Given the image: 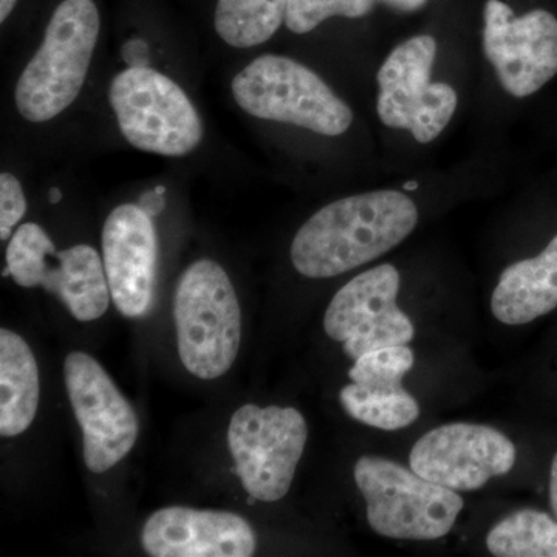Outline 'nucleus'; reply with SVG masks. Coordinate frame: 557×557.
I'll return each instance as SVG.
<instances>
[{
	"label": "nucleus",
	"instance_id": "obj_11",
	"mask_svg": "<svg viewBox=\"0 0 557 557\" xmlns=\"http://www.w3.org/2000/svg\"><path fill=\"white\" fill-rule=\"evenodd\" d=\"M64 376L73 413L83 431L84 461L91 472L102 474L134 448L139 431L137 413L90 355L70 354Z\"/></svg>",
	"mask_w": 557,
	"mask_h": 557
},
{
	"label": "nucleus",
	"instance_id": "obj_24",
	"mask_svg": "<svg viewBox=\"0 0 557 557\" xmlns=\"http://www.w3.org/2000/svg\"><path fill=\"white\" fill-rule=\"evenodd\" d=\"M149 53V44L145 39L134 38L121 47V57L129 67H148Z\"/></svg>",
	"mask_w": 557,
	"mask_h": 557
},
{
	"label": "nucleus",
	"instance_id": "obj_17",
	"mask_svg": "<svg viewBox=\"0 0 557 557\" xmlns=\"http://www.w3.org/2000/svg\"><path fill=\"white\" fill-rule=\"evenodd\" d=\"M39 370L30 346L9 329L0 330V434L27 431L39 408Z\"/></svg>",
	"mask_w": 557,
	"mask_h": 557
},
{
	"label": "nucleus",
	"instance_id": "obj_2",
	"mask_svg": "<svg viewBox=\"0 0 557 557\" xmlns=\"http://www.w3.org/2000/svg\"><path fill=\"white\" fill-rule=\"evenodd\" d=\"M101 30L95 0L58 3L42 44L20 76L14 91L25 120L46 123L78 98Z\"/></svg>",
	"mask_w": 557,
	"mask_h": 557
},
{
	"label": "nucleus",
	"instance_id": "obj_14",
	"mask_svg": "<svg viewBox=\"0 0 557 557\" xmlns=\"http://www.w3.org/2000/svg\"><path fill=\"white\" fill-rule=\"evenodd\" d=\"M159 240L152 218L138 205H120L102 228V262L110 296L126 318L148 313L156 288Z\"/></svg>",
	"mask_w": 557,
	"mask_h": 557
},
{
	"label": "nucleus",
	"instance_id": "obj_9",
	"mask_svg": "<svg viewBox=\"0 0 557 557\" xmlns=\"http://www.w3.org/2000/svg\"><path fill=\"white\" fill-rule=\"evenodd\" d=\"M437 40L429 35L405 40L392 50L379 72L380 120L406 129L421 145L434 141L456 113L458 97L446 83H432Z\"/></svg>",
	"mask_w": 557,
	"mask_h": 557
},
{
	"label": "nucleus",
	"instance_id": "obj_16",
	"mask_svg": "<svg viewBox=\"0 0 557 557\" xmlns=\"http://www.w3.org/2000/svg\"><path fill=\"white\" fill-rule=\"evenodd\" d=\"M557 307V236L533 259L512 263L498 278L491 310L498 321L523 325Z\"/></svg>",
	"mask_w": 557,
	"mask_h": 557
},
{
	"label": "nucleus",
	"instance_id": "obj_15",
	"mask_svg": "<svg viewBox=\"0 0 557 557\" xmlns=\"http://www.w3.org/2000/svg\"><path fill=\"white\" fill-rule=\"evenodd\" d=\"M141 545L152 557H249L258 537L234 512L170 507L146 520Z\"/></svg>",
	"mask_w": 557,
	"mask_h": 557
},
{
	"label": "nucleus",
	"instance_id": "obj_27",
	"mask_svg": "<svg viewBox=\"0 0 557 557\" xmlns=\"http://www.w3.org/2000/svg\"><path fill=\"white\" fill-rule=\"evenodd\" d=\"M549 505L557 520V454L553 458L552 475H549Z\"/></svg>",
	"mask_w": 557,
	"mask_h": 557
},
{
	"label": "nucleus",
	"instance_id": "obj_29",
	"mask_svg": "<svg viewBox=\"0 0 557 557\" xmlns=\"http://www.w3.org/2000/svg\"><path fill=\"white\" fill-rule=\"evenodd\" d=\"M61 199H62V193L60 189H57V188L50 189V193H49L50 203H60Z\"/></svg>",
	"mask_w": 557,
	"mask_h": 557
},
{
	"label": "nucleus",
	"instance_id": "obj_5",
	"mask_svg": "<svg viewBox=\"0 0 557 557\" xmlns=\"http://www.w3.org/2000/svg\"><path fill=\"white\" fill-rule=\"evenodd\" d=\"M354 474L370 527L384 537L435 541L453 530L463 509L456 491L384 457L362 456Z\"/></svg>",
	"mask_w": 557,
	"mask_h": 557
},
{
	"label": "nucleus",
	"instance_id": "obj_22",
	"mask_svg": "<svg viewBox=\"0 0 557 557\" xmlns=\"http://www.w3.org/2000/svg\"><path fill=\"white\" fill-rule=\"evenodd\" d=\"M416 362V355L408 344L379 348L355 361L348 370V379L403 381Z\"/></svg>",
	"mask_w": 557,
	"mask_h": 557
},
{
	"label": "nucleus",
	"instance_id": "obj_18",
	"mask_svg": "<svg viewBox=\"0 0 557 557\" xmlns=\"http://www.w3.org/2000/svg\"><path fill=\"white\" fill-rule=\"evenodd\" d=\"M339 401L354 420L383 431L408 428L420 416L417 399L403 387V381H351L341 388Z\"/></svg>",
	"mask_w": 557,
	"mask_h": 557
},
{
	"label": "nucleus",
	"instance_id": "obj_19",
	"mask_svg": "<svg viewBox=\"0 0 557 557\" xmlns=\"http://www.w3.org/2000/svg\"><path fill=\"white\" fill-rule=\"evenodd\" d=\"M289 0H218L214 28L234 49H251L276 35L287 20Z\"/></svg>",
	"mask_w": 557,
	"mask_h": 557
},
{
	"label": "nucleus",
	"instance_id": "obj_3",
	"mask_svg": "<svg viewBox=\"0 0 557 557\" xmlns=\"http://www.w3.org/2000/svg\"><path fill=\"white\" fill-rule=\"evenodd\" d=\"M180 359L200 380L225 375L239 354L242 313L226 271L209 259L180 277L174 298Z\"/></svg>",
	"mask_w": 557,
	"mask_h": 557
},
{
	"label": "nucleus",
	"instance_id": "obj_26",
	"mask_svg": "<svg viewBox=\"0 0 557 557\" xmlns=\"http://www.w3.org/2000/svg\"><path fill=\"white\" fill-rule=\"evenodd\" d=\"M391 9L403 11V13H416L426 7L429 0H376Z\"/></svg>",
	"mask_w": 557,
	"mask_h": 557
},
{
	"label": "nucleus",
	"instance_id": "obj_4",
	"mask_svg": "<svg viewBox=\"0 0 557 557\" xmlns=\"http://www.w3.org/2000/svg\"><path fill=\"white\" fill-rule=\"evenodd\" d=\"M240 109L255 119L293 124L338 137L354 112L313 70L287 57L265 54L247 65L231 84Z\"/></svg>",
	"mask_w": 557,
	"mask_h": 557
},
{
	"label": "nucleus",
	"instance_id": "obj_20",
	"mask_svg": "<svg viewBox=\"0 0 557 557\" xmlns=\"http://www.w3.org/2000/svg\"><path fill=\"white\" fill-rule=\"evenodd\" d=\"M486 547L497 557H557V520L520 509L491 528Z\"/></svg>",
	"mask_w": 557,
	"mask_h": 557
},
{
	"label": "nucleus",
	"instance_id": "obj_21",
	"mask_svg": "<svg viewBox=\"0 0 557 557\" xmlns=\"http://www.w3.org/2000/svg\"><path fill=\"white\" fill-rule=\"evenodd\" d=\"M375 5L376 0H289L285 27L296 35H306L332 17L368 16Z\"/></svg>",
	"mask_w": 557,
	"mask_h": 557
},
{
	"label": "nucleus",
	"instance_id": "obj_12",
	"mask_svg": "<svg viewBox=\"0 0 557 557\" xmlns=\"http://www.w3.org/2000/svg\"><path fill=\"white\" fill-rule=\"evenodd\" d=\"M398 292L399 273L394 265L384 263L364 271L329 304L325 333L343 344L344 354L354 361L379 348L410 343L416 329L397 306Z\"/></svg>",
	"mask_w": 557,
	"mask_h": 557
},
{
	"label": "nucleus",
	"instance_id": "obj_1",
	"mask_svg": "<svg viewBox=\"0 0 557 557\" xmlns=\"http://www.w3.org/2000/svg\"><path fill=\"white\" fill-rule=\"evenodd\" d=\"M418 209L398 190L358 194L311 215L292 244V262L310 278L339 276L381 258L417 228Z\"/></svg>",
	"mask_w": 557,
	"mask_h": 557
},
{
	"label": "nucleus",
	"instance_id": "obj_28",
	"mask_svg": "<svg viewBox=\"0 0 557 557\" xmlns=\"http://www.w3.org/2000/svg\"><path fill=\"white\" fill-rule=\"evenodd\" d=\"M17 2L20 0H0V22H5L13 13L14 9H16Z\"/></svg>",
	"mask_w": 557,
	"mask_h": 557
},
{
	"label": "nucleus",
	"instance_id": "obj_8",
	"mask_svg": "<svg viewBox=\"0 0 557 557\" xmlns=\"http://www.w3.org/2000/svg\"><path fill=\"white\" fill-rule=\"evenodd\" d=\"M54 249L49 234L36 223H25L11 236L7 248V269L20 287H42L57 296L81 322L101 318L109 309L110 288L104 262L89 245L57 251V263L50 265Z\"/></svg>",
	"mask_w": 557,
	"mask_h": 557
},
{
	"label": "nucleus",
	"instance_id": "obj_30",
	"mask_svg": "<svg viewBox=\"0 0 557 557\" xmlns=\"http://www.w3.org/2000/svg\"><path fill=\"white\" fill-rule=\"evenodd\" d=\"M417 186H418L417 182L406 183L405 189H417Z\"/></svg>",
	"mask_w": 557,
	"mask_h": 557
},
{
	"label": "nucleus",
	"instance_id": "obj_6",
	"mask_svg": "<svg viewBox=\"0 0 557 557\" xmlns=\"http://www.w3.org/2000/svg\"><path fill=\"white\" fill-rule=\"evenodd\" d=\"M109 100L123 137L143 152L185 157L203 139V123L175 81L149 67L113 78Z\"/></svg>",
	"mask_w": 557,
	"mask_h": 557
},
{
	"label": "nucleus",
	"instance_id": "obj_23",
	"mask_svg": "<svg viewBox=\"0 0 557 557\" xmlns=\"http://www.w3.org/2000/svg\"><path fill=\"white\" fill-rule=\"evenodd\" d=\"M27 212V199L20 180L9 172L0 175V239L11 237V231Z\"/></svg>",
	"mask_w": 557,
	"mask_h": 557
},
{
	"label": "nucleus",
	"instance_id": "obj_13",
	"mask_svg": "<svg viewBox=\"0 0 557 557\" xmlns=\"http://www.w3.org/2000/svg\"><path fill=\"white\" fill-rule=\"evenodd\" d=\"M516 446L497 429L453 423L432 429L410 450V469L454 491L480 490L516 465Z\"/></svg>",
	"mask_w": 557,
	"mask_h": 557
},
{
	"label": "nucleus",
	"instance_id": "obj_25",
	"mask_svg": "<svg viewBox=\"0 0 557 557\" xmlns=\"http://www.w3.org/2000/svg\"><path fill=\"white\" fill-rule=\"evenodd\" d=\"M164 193L166 189L163 186H159V188L148 190V193L143 194L141 199H139L138 207L146 212V214L150 215V218H156L159 215L161 211L164 209Z\"/></svg>",
	"mask_w": 557,
	"mask_h": 557
},
{
	"label": "nucleus",
	"instance_id": "obj_7",
	"mask_svg": "<svg viewBox=\"0 0 557 557\" xmlns=\"http://www.w3.org/2000/svg\"><path fill=\"white\" fill-rule=\"evenodd\" d=\"M306 418L293 408L245 405L230 421L228 446L249 496L277 502L287 496L306 449Z\"/></svg>",
	"mask_w": 557,
	"mask_h": 557
},
{
	"label": "nucleus",
	"instance_id": "obj_10",
	"mask_svg": "<svg viewBox=\"0 0 557 557\" xmlns=\"http://www.w3.org/2000/svg\"><path fill=\"white\" fill-rule=\"evenodd\" d=\"M483 51L509 95L530 97L557 75V17L542 9L516 14L504 0H486Z\"/></svg>",
	"mask_w": 557,
	"mask_h": 557
}]
</instances>
